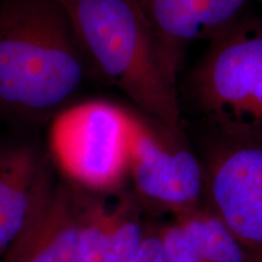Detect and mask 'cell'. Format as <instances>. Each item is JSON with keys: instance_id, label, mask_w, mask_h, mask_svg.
<instances>
[{"instance_id": "cell-1", "label": "cell", "mask_w": 262, "mask_h": 262, "mask_svg": "<svg viewBox=\"0 0 262 262\" xmlns=\"http://www.w3.org/2000/svg\"><path fill=\"white\" fill-rule=\"evenodd\" d=\"M86 56L55 0H0V112L39 118L80 89Z\"/></svg>"}, {"instance_id": "cell-2", "label": "cell", "mask_w": 262, "mask_h": 262, "mask_svg": "<svg viewBox=\"0 0 262 262\" xmlns=\"http://www.w3.org/2000/svg\"><path fill=\"white\" fill-rule=\"evenodd\" d=\"M88 60L140 110L179 134L176 61L140 0H55Z\"/></svg>"}, {"instance_id": "cell-3", "label": "cell", "mask_w": 262, "mask_h": 262, "mask_svg": "<svg viewBox=\"0 0 262 262\" xmlns=\"http://www.w3.org/2000/svg\"><path fill=\"white\" fill-rule=\"evenodd\" d=\"M134 124L135 117L116 104H74L54 118L49 137L52 157L75 187H114L130 166Z\"/></svg>"}, {"instance_id": "cell-4", "label": "cell", "mask_w": 262, "mask_h": 262, "mask_svg": "<svg viewBox=\"0 0 262 262\" xmlns=\"http://www.w3.org/2000/svg\"><path fill=\"white\" fill-rule=\"evenodd\" d=\"M195 93L228 133L262 142V27L239 21L215 38L199 67Z\"/></svg>"}, {"instance_id": "cell-5", "label": "cell", "mask_w": 262, "mask_h": 262, "mask_svg": "<svg viewBox=\"0 0 262 262\" xmlns=\"http://www.w3.org/2000/svg\"><path fill=\"white\" fill-rule=\"evenodd\" d=\"M129 169L137 189L150 201L183 205L201 192L202 172L194 156L170 148L136 117Z\"/></svg>"}, {"instance_id": "cell-6", "label": "cell", "mask_w": 262, "mask_h": 262, "mask_svg": "<svg viewBox=\"0 0 262 262\" xmlns=\"http://www.w3.org/2000/svg\"><path fill=\"white\" fill-rule=\"evenodd\" d=\"M221 221L235 237L262 244V142L228 152L211 180Z\"/></svg>"}, {"instance_id": "cell-7", "label": "cell", "mask_w": 262, "mask_h": 262, "mask_svg": "<svg viewBox=\"0 0 262 262\" xmlns=\"http://www.w3.org/2000/svg\"><path fill=\"white\" fill-rule=\"evenodd\" d=\"M0 262H81L74 186L55 185Z\"/></svg>"}, {"instance_id": "cell-8", "label": "cell", "mask_w": 262, "mask_h": 262, "mask_svg": "<svg viewBox=\"0 0 262 262\" xmlns=\"http://www.w3.org/2000/svg\"><path fill=\"white\" fill-rule=\"evenodd\" d=\"M55 185L47 157L38 148L0 145V258Z\"/></svg>"}, {"instance_id": "cell-9", "label": "cell", "mask_w": 262, "mask_h": 262, "mask_svg": "<svg viewBox=\"0 0 262 262\" xmlns=\"http://www.w3.org/2000/svg\"><path fill=\"white\" fill-rule=\"evenodd\" d=\"M173 60L189 41L217 38L239 21L248 0H140Z\"/></svg>"}, {"instance_id": "cell-10", "label": "cell", "mask_w": 262, "mask_h": 262, "mask_svg": "<svg viewBox=\"0 0 262 262\" xmlns=\"http://www.w3.org/2000/svg\"><path fill=\"white\" fill-rule=\"evenodd\" d=\"M75 189L81 262H133L146 238L141 225L122 209L108 211L102 203Z\"/></svg>"}, {"instance_id": "cell-11", "label": "cell", "mask_w": 262, "mask_h": 262, "mask_svg": "<svg viewBox=\"0 0 262 262\" xmlns=\"http://www.w3.org/2000/svg\"><path fill=\"white\" fill-rule=\"evenodd\" d=\"M162 245L169 262H243L235 235L215 217H198L169 229Z\"/></svg>"}, {"instance_id": "cell-12", "label": "cell", "mask_w": 262, "mask_h": 262, "mask_svg": "<svg viewBox=\"0 0 262 262\" xmlns=\"http://www.w3.org/2000/svg\"><path fill=\"white\" fill-rule=\"evenodd\" d=\"M133 262H169L158 237H146Z\"/></svg>"}, {"instance_id": "cell-13", "label": "cell", "mask_w": 262, "mask_h": 262, "mask_svg": "<svg viewBox=\"0 0 262 262\" xmlns=\"http://www.w3.org/2000/svg\"><path fill=\"white\" fill-rule=\"evenodd\" d=\"M258 2H260V4L262 5V0H258Z\"/></svg>"}]
</instances>
